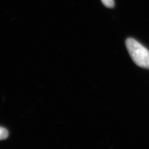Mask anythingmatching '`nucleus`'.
<instances>
[{"instance_id":"1","label":"nucleus","mask_w":149,"mask_h":149,"mask_svg":"<svg viewBox=\"0 0 149 149\" xmlns=\"http://www.w3.org/2000/svg\"><path fill=\"white\" fill-rule=\"evenodd\" d=\"M125 46L130 57L137 66L149 69V51L145 47L132 38L125 40Z\"/></svg>"},{"instance_id":"2","label":"nucleus","mask_w":149,"mask_h":149,"mask_svg":"<svg viewBox=\"0 0 149 149\" xmlns=\"http://www.w3.org/2000/svg\"><path fill=\"white\" fill-rule=\"evenodd\" d=\"M8 131L6 129L0 126V140L6 139L8 137Z\"/></svg>"},{"instance_id":"3","label":"nucleus","mask_w":149,"mask_h":149,"mask_svg":"<svg viewBox=\"0 0 149 149\" xmlns=\"http://www.w3.org/2000/svg\"><path fill=\"white\" fill-rule=\"evenodd\" d=\"M102 4L109 8H112L114 6V0H101Z\"/></svg>"}]
</instances>
